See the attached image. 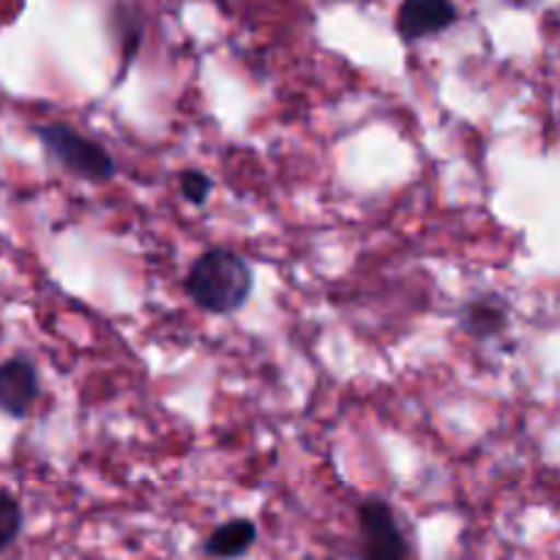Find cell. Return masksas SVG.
Wrapping results in <instances>:
<instances>
[{
	"mask_svg": "<svg viewBox=\"0 0 560 560\" xmlns=\"http://www.w3.org/2000/svg\"><path fill=\"white\" fill-rule=\"evenodd\" d=\"M186 295L211 315H233L255 290V271L238 252L213 246L191 262L186 273Z\"/></svg>",
	"mask_w": 560,
	"mask_h": 560,
	"instance_id": "cell-1",
	"label": "cell"
},
{
	"mask_svg": "<svg viewBox=\"0 0 560 560\" xmlns=\"http://www.w3.org/2000/svg\"><path fill=\"white\" fill-rule=\"evenodd\" d=\"M33 131H36L44 151H47L60 167L69 170L71 175H77V178L102 184V180H109L118 173V164L109 156L107 148H104L102 142L74 131L71 126L49 120V124L33 126Z\"/></svg>",
	"mask_w": 560,
	"mask_h": 560,
	"instance_id": "cell-2",
	"label": "cell"
},
{
	"mask_svg": "<svg viewBox=\"0 0 560 560\" xmlns=\"http://www.w3.org/2000/svg\"><path fill=\"white\" fill-rule=\"evenodd\" d=\"M359 534L364 560H408V541L394 509L383 498H366L359 503Z\"/></svg>",
	"mask_w": 560,
	"mask_h": 560,
	"instance_id": "cell-3",
	"label": "cell"
},
{
	"mask_svg": "<svg viewBox=\"0 0 560 560\" xmlns=\"http://www.w3.org/2000/svg\"><path fill=\"white\" fill-rule=\"evenodd\" d=\"M38 397V370L27 355H11L0 364V413L25 419Z\"/></svg>",
	"mask_w": 560,
	"mask_h": 560,
	"instance_id": "cell-4",
	"label": "cell"
},
{
	"mask_svg": "<svg viewBox=\"0 0 560 560\" xmlns=\"http://www.w3.org/2000/svg\"><path fill=\"white\" fill-rule=\"evenodd\" d=\"M457 16V5L443 3V0H408L397 11V33L402 42L416 44L421 38L448 31Z\"/></svg>",
	"mask_w": 560,
	"mask_h": 560,
	"instance_id": "cell-5",
	"label": "cell"
},
{
	"mask_svg": "<svg viewBox=\"0 0 560 560\" xmlns=\"http://www.w3.org/2000/svg\"><path fill=\"white\" fill-rule=\"evenodd\" d=\"M509 310L506 301L498 295H481V299L468 301L459 312V328L476 339H492L506 328Z\"/></svg>",
	"mask_w": 560,
	"mask_h": 560,
	"instance_id": "cell-6",
	"label": "cell"
},
{
	"mask_svg": "<svg viewBox=\"0 0 560 560\" xmlns=\"http://www.w3.org/2000/svg\"><path fill=\"white\" fill-rule=\"evenodd\" d=\"M257 541V525L252 520L238 517L228 520V523L219 525L211 536L206 539V552L211 558L219 560H235L255 547Z\"/></svg>",
	"mask_w": 560,
	"mask_h": 560,
	"instance_id": "cell-7",
	"label": "cell"
},
{
	"mask_svg": "<svg viewBox=\"0 0 560 560\" xmlns=\"http://www.w3.org/2000/svg\"><path fill=\"white\" fill-rule=\"evenodd\" d=\"M22 503L9 490H0V552L9 550L22 530Z\"/></svg>",
	"mask_w": 560,
	"mask_h": 560,
	"instance_id": "cell-8",
	"label": "cell"
},
{
	"mask_svg": "<svg viewBox=\"0 0 560 560\" xmlns=\"http://www.w3.org/2000/svg\"><path fill=\"white\" fill-rule=\"evenodd\" d=\"M211 178L206 173H200V170H186V173H180V195L189 202H195V206H202L208 200V195H211Z\"/></svg>",
	"mask_w": 560,
	"mask_h": 560,
	"instance_id": "cell-9",
	"label": "cell"
}]
</instances>
